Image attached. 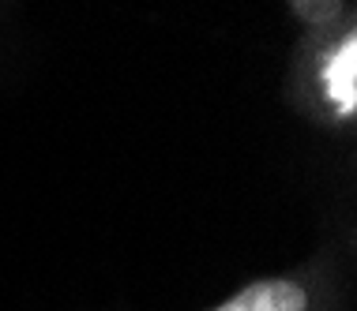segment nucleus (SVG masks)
Segmentation results:
<instances>
[{"label":"nucleus","mask_w":357,"mask_h":311,"mask_svg":"<svg viewBox=\"0 0 357 311\" xmlns=\"http://www.w3.org/2000/svg\"><path fill=\"white\" fill-rule=\"evenodd\" d=\"M215 311H308L305 289H297L294 281H256V285L241 289L237 296H229Z\"/></svg>","instance_id":"f257e3e1"},{"label":"nucleus","mask_w":357,"mask_h":311,"mask_svg":"<svg viewBox=\"0 0 357 311\" xmlns=\"http://www.w3.org/2000/svg\"><path fill=\"white\" fill-rule=\"evenodd\" d=\"M324 86L342 116L357 113V34H346L339 49H331L324 64Z\"/></svg>","instance_id":"f03ea898"},{"label":"nucleus","mask_w":357,"mask_h":311,"mask_svg":"<svg viewBox=\"0 0 357 311\" xmlns=\"http://www.w3.org/2000/svg\"><path fill=\"white\" fill-rule=\"evenodd\" d=\"M294 15L308 26H324V23H335L342 12V0H289Z\"/></svg>","instance_id":"7ed1b4c3"}]
</instances>
